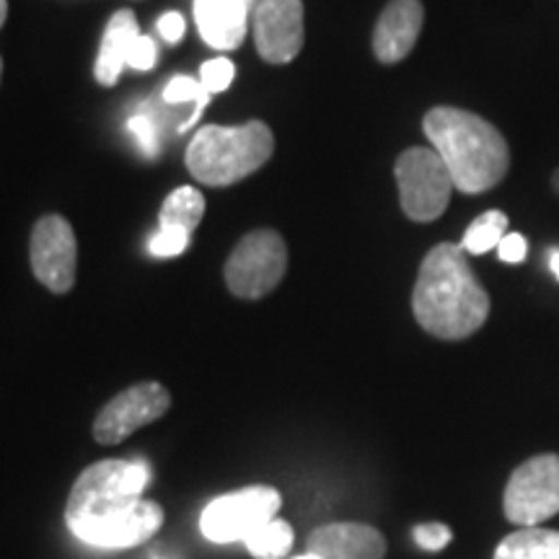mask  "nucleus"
Wrapping results in <instances>:
<instances>
[{"instance_id":"obj_27","label":"nucleus","mask_w":559,"mask_h":559,"mask_svg":"<svg viewBox=\"0 0 559 559\" xmlns=\"http://www.w3.org/2000/svg\"><path fill=\"white\" fill-rule=\"evenodd\" d=\"M158 32H160V37L169 41V45H177V41H181V37H185V19H181V13H177V11L164 13L158 21Z\"/></svg>"},{"instance_id":"obj_24","label":"nucleus","mask_w":559,"mask_h":559,"mask_svg":"<svg viewBox=\"0 0 559 559\" xmlns=\"http://www.w3.org/2000/svg\"><path fill=\"white\" fill-rule=\"evenodd\" d=\"M130 130L135 132L140 148H143V153L148 158H153L158 153V138H156V124L151 122V117L145 115H135L130 117Z\"/></svg>"},{"instance_id":"obj_10","label":"nucleus","mask_w":559,"mask_h":559,"mask_svg":"<svg viewBox=\"0 0 559 559\" xmlns=\"http://www.w3.org/2000/svg\"><path fill=\"white\" fill-rule=\"evenodd\" d=\"M32 272L52 293H68L75 283L79 243L70 223L62 215H45L32 230Z\"/></svg>"},{"instance_id":"obj_23","label":"nucleus","mask_w":559,"mask_h":559,"mask_svg":"<svg viewBox=\"0 0 559 559\" xmlns=\"http://www.w3.org/2000/svg\"><path fill=\"white\" fill-rule=\"evenodd\" d=\"M202 94H205V88H202L198 81L190 79V75H177V79H171L169 86H166L164 99L171 102V104H177V102H198Z\"/></svg>"},{"instance_id":"obj_9","label":"nucleus","mask_w":559,"mask_h":559,"mask_svg":"<svg viewBox=\"0 0 559 559\" xmlns=\"http://www.w3.org/2000/svg\"><path fill=\"white\" fill-rule=\"evenodd\" d=\"M171 396L160 383L145 381L135 386L124 389L117 394L107 407L99 412L94 423V438L102 445H117L132 432L145 428V425L156 423L169 412Z\"/></svg>"},{"instance_id":"obj_29","label":"nucleus","mask_w":559,"mask_h":559,"mask_svg":"<svg viewBox=\"0 0 559 559\" xmlns=\"http://www.w3.org/2000/svg\"><path fill=\"white\" fill-rule=\"evenodd\" d=\"M5 16H9V0H0V26L5 24Z\"/></svg>"},{"instance_id":"obj_5","label":"nucleus","mask_w":559,"mask_h":559,"mask_svg":"<svg viewBox=\"0 0 559 559\" xmlns=\"http://www.w3.org/2000/svg\"><path fill=\"white\" fill-rule=\"evenodd\" d=\"M400 202L409 221L430 223L445 213L451 202L453 179L443 158L432 148H409L396 158L394 166Z\"/></svg>"},{"instance_id":"obj_17","label":"nucleus","mask_w":559,"mask_h":559,"mask_svg":"<svg viewBox=\"0 0 559 559\" xmlns=\"http://www.w3.org/2000/svg\"><path fill=\"white\" fill-rule=\"evenodd\" d=\"M202 215H205V198L194 190V187H179L166 198L160 207V226L164 228H181L192 234L200 226Z\"/></svg>"},{"instance_id":"obj_30","label":"nucleus","mask_w":559,"mask_h":559,"mask_svg":"<svg viewBox=\"0 0 559 559\" xmlns=\"http://www.w3.org/2000/svg\"><path fill=\"white\" fill-rule=\"evenodd\" d=\"M551 187H555V192L559 194V169L551 174Z\"/></svg>"},{"instance_id":"obj_32","label":"nucleus","mask_w":559,"mask_h":559,"mask_svg":"<svg viewBox=\"0 0 559 559\" xmlns=\"http://www.w3.org/2000/svg\"><path fill=\"white\" fill-rule=\"evenodd\" d=\"M0 73H3V62H0Z\"/></svg>"},{"instance_id":"obj_19","label":"nucleus","mask_w":559,"mask_h":559,"mask_svg":"<svg viewBox=\"0 0 559 559\" xmlns=\"http://www.w3.org/2000/svg\"><path fill=\"white\" fill-rule=\"evenodd\" d=\"M243 547L254 559H280L285 557L293 547V528L285 521H270L260 531L243 539Z\"/></svg>"},{"instance_id":"obj_15","label":"nucleus","mask_w":559,"mask_h":559,"mask_svg":"<svg viewBox=\"0 0 559 559\" xmlns=\"http://www.w3.org/2000/svg\"><path fill=\"white\" fill-rule=\"evenodd\" d=\"M138 37H140L138 19L132 11L122 9L109 19L107 32H104V39H102L99 60H96V68H94L96 81H99L102 86L109 88L120 81L122 68L128 66V55Z\"/></svg>"},{"instance_id":"obj_25","label":"nucleus","mask_w":559,"mask_h":559,"mask_svg":"<svg viewBox=\"0 0 559 559\" xmlns=\"http://www.w3.org/2000/svg\"><path fill=\"white\" fill-rule=\"evenodd\" d=\"M156 60H158L156 41L140 34V37L135 39V45H132L130 55H128V66L135 68V70H151L153 66H156Z\"/></svg>"},{"instance_id":"obj_4","label":"nucleus","mask_w":559,"mask_h":559,"mask_svg":"<svg viewBox=\"0 0 559 559\" xmlns=\"http://www.w3.org/2000/svg\"><path fill=\"white\" fill-rule=\"evenodd\" d=\"M275 151L272 130L260 120L241 128L207 124L187 148V169L207 187H228L262 169Z\"/></svg>"},{"instance_id":"obj_1","label":"nucleus","mask_w":559,"mask_h":559,"mask_svg":"<svg viewBox=\"0 0 559 559\" xmlns=\"http://www.w3.org/2000/svg\"><path fill=\"white\" fill-rule=\"evenodd\" d=\"M151 466L143 459L91 464L70 489L66 521L73 536L99 549H130L164 526V508L145 500Z\"/></svg>"},{"instance_id":"obj_21","label":"nucleus","mask_w":559,"mask_h":559,"mask_svg":"<svg viewBox=\"0 0 559 559\" xmlns=\"http://www.w3.org/2000/svg\"><path fill=\"white\" fill-rule=\"evenodd\" d=\"M190 236L192 234H187V230H181V228H164V226H160L158 234L151 239L148 249H151L153 257H160V260H166V257H177L187 249V243H190Z\"/></svg>"},{"instance_id":"obj_26","label":"nucleus","mask_w":559,"mask_h":559,"mask_svg":"<svg viewBox=\"0 0 559 559\" xmlns=\"http://www.w3.org/2000/svg\"><path fill=\"white\" fill-rule=\"evenodd\" d=\"M498 254H500V260L506 262V264H521L523 260H526V254H528V243H526V239H523L521 234H508L506 239L500 241Z\"/></svg>"},{"instance_id":"obj_3","label":"nucleus","mask_w":559,"mask_h":559,"mask_svg":"<svg viewBox=\"0 0 559 559\" xmlns=\"http://www.w3.org/2000/svg\"><path fill=\"white\" fill-rule=\"evenodd\" d=\"M423 130L432 151L443 158L459 192L481 194L506 179L510 169L508 140L485 117L456 107H436L425 115Z\"/></svg>"},{"instance_id":"obj_14","label":"nucleus","mask_w":559,"mask_h":559,"mask_svg":"<svg viewBox=\"0 0 559 559\" xmlns=\"http://www.w3.org/2000/svg\"><path fill=\"white\" fill-rule=\"evenodd\" d=\"M247 0H194L202 39L213 50L230 52L247 37Z\"/></svg>"},{"instance_id":"obj_12","label":"nucleus","mask_w":559,"mask_h":559,"mask_svg":"<svg viewBox=\"0 0 559 559\" xmlns=\"http://www.w3.org/2000/svg\"><path fill=\"white\" fill-rule=\"evenodd\" d=\"M306 551L321 559H383L386 539L368 523H326L311 531Z\"/></svg>"},{"instance_id":"obj_13","label":"nucleus","mask_w":559,"mask_h":559,"mask_svg":"<svg viewBox=\"0 0 559 559\" xmlns=\"http://www.w3.org/2000/svg\"><path fill=\"white\" fill-rule=\"evenodd\" d=\"M425 9L419 0H391L379 16L373 32V52L386 66L402 62L415 50L419 32H423Z\"/></svg>"},{"instance_id":"obj_6","label":"nucleus","mask_w":559,"mask_h":559,"mask_svg":"<svg viewBox=\"0 0 559 559\" xmlns=\"http://www.w3.org/2000/svg\"><path fill=\"white\" fill-rule=\"evenodd\" d=\"M288 270V249L275 230H251L236 243L226 262V283L234 296L257 300L277 288Z\"/></svg>"},{"instance_id":"obj_31","label":"nucleus","mask_w":559,"mask_h":559,"mask_svg":"<svg viewBox=\"0 0 559 559\" xmlns=\"http://www.w3.org/2000/svg\"><path fill=\"white\" fill-rule=\"evenodd\" d=\"M296 559H321V557L313 555V551H306V555H300V557H296Z\"/></svg>"},{"instance_id":"obj_28","label":"nucleus","mask_w":559,"mask_h":559,"mask_svg":"<svg viewBox=\"0 0 559 559\" xmlns=\"http://www.w3.org/2000/svg\"><path fill=\"white\" fill-rule=\"evenodd\" d=\"M549 270L551 275L559 277V249H549Z\"/></svg>"},{"instance_id":"obj_7","label":"nucleus","mask_w":559,"mask_h":559,"mask_svg":"<svg viewBox=\"0 0 559 559\" xmlns=\"http://www.w3.org/2000/svg\"><path fill=\"white\" fill-rule=\"evenodd\" d=\"M506 519L519 528L539 526L559 513V456L542 453L510 474L502 495Z\"/></svg>"},{"instance_id":"obj_11","label":"nucleus","mask_w":559,"mask_h":559,"mask_svg":"<svg viewBox=\"0 0 559 559\" xmlns=\"http://www.w3.org/2000/svg\"><path fill=\"white\" fill-rule=\"evenodd\" d=\"M304 0H260L254 9V45L262 60L285 66L304 50Z\"/></svg>"},{"instance_id":"obj_8","label":"nucleus","mask_w":559,"mask_h":559,"mask_svg":"<svg viewBox=\"0 0 559 559\" xmlns=\"http://www.w3.org/2000/svg\"><path fill=\"white\" fill-rule=\"evenodd\" d=\"M283 506L277 489L272 487H247L239 492L215 498L202 510L200 528L205 539L215 544L243 542L247 536L260 531L264 523L275 521Z\"/></svg>"},{"instance_id":"obj_18","label":"nucleus","mask_w":559,"mask_h":559,"mask_svg":"<svg viewBox=\"0 0 559 559\" xmlns=\"http://www.w3.org/2000/svg\"><path fill=\"white\" fill-rule=\"evenodd\" d=\"M506 236H508V215L500 213V210H487V213H481L479 218L466 228L461 249L474 257L487 254V251L498 249Z\"/></svg>"},{"instance_id":"obj_2","label":"nucleus","mask_w":559,"mask_h":559,"mask_svg":"<svg viewBox=\"0 0 559 559\" xmlns=\"http://www.w3.org/2000/svg\"><path fill=\"white\" fill-rule=\"evenodd\" d=\"M412 311L432 337L459 342L477 334L489 317V296L469 267L461 243H438L423 260Z\"/></svg>"},{"instance_id":"obj_16","label":"nucleus","mask_w":559,"mask_h":559,"mask_svg":"<svg viewBox=\"0 0 559 559\" xmlns=\"http://www.w3.org/2000/svg\"><path fill=\"white\" fill-rule=\"evenodd\" d=\"M492 559H559V531L542 526L513 531L500 542Z\"/></svg>"},{"instance_id":"obj_20","label":"nucleus","mask_w":559,"mask_h":559,"mask_svg":"<svg viewBox=\"0 0 559 559\" xmlns=\"http://www.w3.org/2000/svg\"><path fill=\"white\" fill-rule=\"evenodd\" d=\"M236 68L228 58H215L202 66L200 70V86L207 91V94H218V91H226L234 81Z\"/></svg>"},{"instance_id":"obj_22","label":"nucleus","mask_w":559,"mask_h":559,"mask_svg":"<svg viewBox=\"0 0 559 559\" xmlns=\"http://www.w3.org/2000/svg\"><path fill=\"white\" fill-rule=\"evenodd\" d=\"M412 536H415L417 547L425 551L445 549L453 539L451 528L445 526V523H419V526H415V531H412Z\"/></svg>"}]
</instances>
